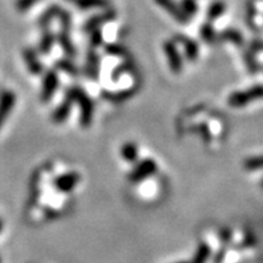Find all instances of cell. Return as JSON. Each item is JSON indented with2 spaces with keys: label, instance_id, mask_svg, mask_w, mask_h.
I'll use <instances>...</instances> for the list:
<instances>
[{
  "label": "cell",
  "instance_id": "obj_12",
  "mask_svg": "<svg viewBox=\"0 0 263 263\" xmlns=\"http://www.w3.org/2000/svg\"><path fill=\"white\" fill-rule=\"evenodd\" d=\"M71 1L82 10H90V8H98V7L108 5V0H71Z\"/></svg>",
  "mask_w": 263,
  "mask_h": 263
},
{
  "label": "cell",
  "instance_id": "obj_6",
  "mask_svg": "<svg viewBox=\"0 0 263 263\" xmlns=\"http://www.w3.org/2000/svg\"><path fill=\"white\" fill-rule=\"evenodd\" d=\"M79 180H81V176L77 172H71V174L62 175V176L57 177L55 181H54V184H55V187L59 191L68 192V191H71L75 185L78 184Z\"/></svg>",
  "mask_w": 263,
  "mask_h": 263
},
{
  "label": "cell",
  "instance_id": "obj_17",
  "mask_svg": "<svg viewBox=\"0 0 263 263\" xmlns=\"http://www.w3.org/2000/svg\"><path fill=\"white\" fill-rule=\"evenodd\" d=\"M106 51L110 54V55H117V57H124V54L127 53L125 51V48L121 47V46H117V44H111L109 47L106 48Z\"/></svg>",
  "mask_w": 263,
  "mask_h": 263
},
{
  "label": "cell",
  "instance_id": "obj_7",
  "mask_svg": "<svg viewBox=\"0 0 263 263\" xmlns=\"http://www.w3.org/2000/svg\"><path fill=\"white\" fill-rule=\"evenodd\" d=\"M73 98L70 95H66V100H65L64 104L57 108V110L53 113V121L54 122H65L67 120L68 114H70V110H71V105H73Z\"/></svg>",
  "mask_w": 263,
  "mask_h": 263
},
{
  "label": "cell",
  "instance_id": "obj_5",
  "mask_svg": "<svg viewBox=\"0 0 263 263\" xmlns=\"http://www.w3.org/2000/svg\"><path fill=\"white\" fill-rule=\"evenodd\" d=\"M57 86H58V77L54 71H48L44 77V81H43V88L42 91H41V100L43 102H47L50 101V98L53 97V94L57 90Z\"/></svg>",
  "mask_w": 263,
  "mask_h": 263
},
{
  "label": "cell",
  "instance_id": "obj_14",
  "mask_svg": "<svg viewBox=\"0 0 263 263\" xmlns=\"http://www.w3.org/2000/svg\"><path fill=\"white\" fill-rule=\"evenodd\" d=\"M86 71H88V74H89L90 78L95 79L97 78V75H98V57H97L94 53L90 54L89 55Z\"/></svg>",
  "mask_w": 263,
  "mask_h": 263
},
{
  "label": "cell",
  "instance_id": "obj_16",
  "mask_svg": "<svg viewBox=\"0 0 263 263\" xmlns=\"http://www.w3.org/2000/svg\"><path fill=\"white\" fill-rule=\"evenodd\" d=\"M181 10L184 12L185 15L191 18V16L195 15L196 12V3L195 0H183V5H181Z\"/></svg>",
  "mask_w": 263,
  "mask_h": 263
},
{
  "label": "cell",
  "instance_id": "obj_3",
  "mask_svg": "<svg viewBox=\"0 0 263 263\" xmlns=\"http://www.w3.org/2000/svg\"><path fill=\"white\" fill-rule=\"evenodd\" d=\"M164 51L168 59L171 70L174 73H180L181 71V58H180L179 50L176 47V44L172 42H165L164 43Z\"/></svg>",
  "mask_w": 263,
  "mask_h": 263
},
{
  "label": "cell",
  "instance_id": "obj_21",
  "mask_svg": "<svg viewBox=\"0 0 263 263\" xmlns=\"http://www.w3.org/2000/svg\"><path fill=\"white\" fill-rule=\"evenodd\" d=\"M35 1H37V0H19V1H18V7H19V10L23 11L28 8V7H31Z\"/></svg>",
  "mask_w": 263,
  "mask_h": 263
},
{
  "label": "cell",
  "instance_id": "obj_15",
  "mask_svg": "<svg viewBox=\"0 0 263 263\" xmlns=\"http://www.w3.org/2000/svg\"><path fill=\"white\" fill-rule=\"evenodd\" d=\"M54 42V37L53 34L50 32V34H46L44 37L42 38V41H41V44H39V50H41V53L46 54L48 53V50L51 48Z\"/></svg>",
  "mask_w": 263,
  "mask_h": 263
},
{
  "label": "cell",
  "instance_id": "obj_11",
  "mask_svg": "<svg viewBox=\"0 0 263 263\" xmlns=\"http://www.w3.org/2000/svg\"><path fill=\"white\" fill-rule=\"evenodd\" d=\"M121 156L122 158H125L129 163H134L138 158V149L133 142H128L125 145H122Z\"/></svg>",
  "mask_w": 263,
  "mask_h": 263
},
{
  "label": "cell",
  "instance_id": "obj_19",
  "mask_svg": "<svg viewBox=\"0 0 263 263\" xmlns=\"http://www.w3.org/2000/svg\"><path fill=\"white\" fill-rule=\"evenodd\" d=\"M221 11H223V5L219 4V3H216V4L211 5L210 7V10H208V16H210L211 19H215L216 16L220 15Z\"/></svg>",
  "mask_w": 263,
  "mask_h": 263
},
{
  "label": "cell",
  "instance_id": "obj_1",
  "mask_svg": "<svg viewBox=\"0 0 263 263\" xmlns=\"http://www.w3.org/2000/svg\"><path fill=\"white\" fill-rule=\"evenodd\" d=\"M67 94L73 98L74 102H78L79 106H81V124L84 127H89L90 122H91V118H93V113H94L93 102L78 88H71V89L68 90Z\"/></svg>",
  "mask_w": 263,
  "mask_h": 263
},
{
  "label": "cell",
  "instance_id": "obj_10",
  "mask_svg": "<svg viewBox=\"0 0 263 263\" xmlns=\"http://www.w3.org/2000/svg\"><path fill=\"white\" fill-rule=\"evenodd\" d=\"M24 58H26L27 67H28V70H30L32 74L42 73V70H43L42 64L38 61L37 54L34 53V51H31V50H27L26 53H24Z\"/></svg>",
  "mask_w": 263,
  "mask_h": 263
},
{
  "label": "cell",
  "instance_id": "obj_20",
  "mask_svg": "<svg viewBox=\"0 0 263 263\" xmlns=\"http://www.w3.org/2000/svg\"><path fill=\"white\" fill-rule=\"evenodd\" d=\"M90 43H91V46H100L101 43H102V35H101L98 31H91V38H90Z\"/></svg>",
  "mask_w": 263,
  "mask_h": 263
},
{
  "label": "cell",
  "instance_id": "obj_2",
  "mask_svg": "<svg viewBox=\"0 0 263 263\" xmlns=\"http://www.w3.org/2000/svg\"><path fill=\"white\" fill-rule=\"evenodd\" d=\"M156 171H157V164L154 163L152 158H145L141 163L134 165V168L132 169L129 174V180L132 183H138V181L152 176Z\"/></svg>",
  "mask_w": 263,
  "mask_h": 263
},
{
  "label": "cell",
  "instance_id": "obj_18",
  "mask_svg": "<svg viewBox=\"0 0 263 263\" xmlns=\"http://www.w3.org/2000/svg\"><path fill=\"white\" fill-rule=\"evenodd\" d=\"M201 37L204 41H212V38H214V31H212V27L210 24H204V26L201 27Z\"/></svg>",
  "mask_w": 263,
  "mask_h": 263
},
{
  "label": "cell",
  "instance_id": "obj_13",
  "mask_svg": "<svg viewBox=\"0 0 263 263\" xmlns=\"http://www.w3.org/2000/svg\"><path fill=\"white\" fill-rule=\"evenodd\" d=\"M113 16H114L113 12H106V14H102V15H100V16H94V18H91V19L86 23V26H85V31H93V28H95L98 24H101L102 22L111 19Z\"/></svg>",
  "mask_w": 263,
  "mask_h": 263
},
{
  "label": "cell",
  "instance_id": "obj_9",
  "mask_svg": "<svg viewBox=\"0 0 263 263\" xmlns=\"http://www.w3.org/2000/svg\"><path fill=\"white\" fill-rule=\"evenodd\" d=\"M14 102H15V95L12 93H5L1 97V101H0V124L3 122V118L10 113L12 106H14Z\"/></svg>",
  "mask_w": 263,
  "mask_h": 263
},
{
  "label": "cell",
  "instance_id": "obj_4",
  "mask_svg": "<svg viewBox=\"0 0 263 263\" xmlns=\"http://www.w3.org/2000/svg\"><path fill=\"white\" fill-rule=\"evenodd\" d=\"M154 1H156V4L160 5L163 10L167 11L169 15L180 23L185 24V22L188 21V16L185 15L183 10L175 3V0H154Z\"/></svg>",
  "mask_w": 263,
  "mask_h": 263
},
{
  "label": "cell",
  "instance_id": "obj_8",
  "mask_svg": "<svg viewBox=\"0 0 263 263\" xmlns=\"http://www.w3.org/2000/svg\"><path fill=\"white\" fill-rule=\"evenodd\" d=\"M177 41L183 43V47H184L185 55H187V58L190 59V61H195L197 58V55H199V48H197V44H196L194 41H191L188 38L181 37L179 35L177 37Z\"/></svg>",
  "mask_w": 263,
  "mask_h": 263
}]
</instances>
